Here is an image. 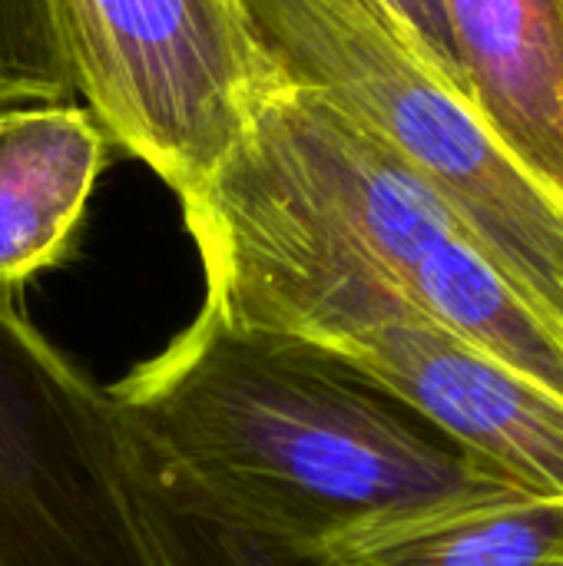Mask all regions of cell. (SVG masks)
Wrapping results in <instances>:
<instances>
[{"mask_svg":"<svg viewBox=\"0 0 563 566\" xmlns=\"http://www.w3.org/2000/svg\"><path fill=\"white\" fill-rule=\"evenodd\" d=\"M110 398L133 444L196 501L295 554L498 478L338 355L206 305Z\"/></svg>","mask_w":563,"mask_h":566,"instance_id":"cell-1","label":"cell"},{"mask_svg":"<svg viewBox=\"0 0 563 566\" xmlns=\"http://www.w3.org/2000/svg\"><path fill=\"white\" fill-rule=\"evenodd\" d=\"M202 305L305 338L418 411L484 471L563 494V401L425 312L256 139L179 199Z\"/></svg>","mask_w":563,"mask_h":566,"instance_id":"cell-2","label":"cell"},{"mask_svg":"<svg viewBox=\"0 0 563 566\" xmlns=\"http://www.w3.org/2000/svg\"><path fill=\"white\" fill-rule=\"evenodd\" d=\"M272 73L402 156L563 328V206L501 146L382 0H239Z\"/></svg>","mask_w":563,"mask_h":566,"instance_id":"cell-3","label":"cell"},{"mask_svg":"<svg viewBox=\"0 0 563 566\" xmlns=\"http://www.w3.org/2000/svg\"><path fill=\"white\" fill-rule=\"evenodd\" d=\"M438 322L563 401V328L458 212L322 93L272 76L242 126Z\"/></svg>","mask_w":563,"mask_h":566,"instance_id":"cell-4","label":"cell"},{"mask_svg":"<svg viewBox=\"0 0 563 566\" xmlns=\"http://www.w3.org/2000/svg\"><path fill=\"white\" fill-rule=\"evenodd\" d=\"M0 285V566H166L110 398Z\"/></svg>","mask_w":563,"mask_h":566,"instance_id":"cell-5","label":"cell"},{"mask_svg":"<svg viewBox=\"0 0 563 566\" xmlns=\"http://www.w3.org/2000/svg\"><path fill=\"white\" fill-rule=\"evenodd\" d=\"M76 96L179 199L232 149L275 76L239 0H50Z\"/></svg>","mask_w":563,"mask_h":566,"instance_id":"cell-6","label":"cell"},{"mask_svg":"<svg viewBox=\"0 0 563 566\" xmlns=\"http://www.w3.org/2000/svg\"><path fill=\"white\" fill-rule=\"evenodd\" d=\"M461 86L563 206V0H441Z\"/></svg>","mask_w":563,"mask_h":566,"instance_id":"cell-7","label":"cell"},{"mask_svg":"<svg viewBox=\"0 0 563 566\" xmlns=\"http://www.w3.org/2000/svg\"><path fill=\"white\" fill-rule=\"evenodd\" d=\"M302 557L309 566H563V494L491 478L372 514Z\"/></svg>","mask_w":563,"mask_h":566,"instance_id":"cell-8","label":"cell"},{"mask_svg":"<svg viewBox=\"0 0 563 566\" xmlns=\"http://www.w3.org/2000/svg\"><path fill=\"white\" fill-rule=\"evenodd\" d=\"M106 143L86 106L0 103V285L20 289L70 255Z\"/></svg>","mask_w":563,"mask_h":566,"instance_id":"cell-9","label":"cell"},{"mask_svg":"<svg viewBox=\"0 0 563 566\" xmlns=\"http://www.w3.org/2000/svg\"><path fill=\"white\" fill-rule=\"evenodd\" d=\"M133 451L139 504L166 566H309L302 554L226 524L136 444Z\"/></svg>","mask_w":563,"mask_h":566,"instance_id":"cell-10","label":"cell"},{"mask_svg":"<svg viewBox=\"0 0 563 566\" xmlns=\"http://www.w3.org/2000/svg\"><path fill=\"white\" fill-rule=\"evenodd\" d=\"M76 76L50 0H0V103H73Z\"/></svg>","mask_w":563,"mask_h":566,"instance_id":"cell-11","label":"cell"},{"mask_svg":"<svg viewBox=\"0 0 563 566\" xmlns=\"http://www.w3.org/2000/svg\"><path fill=\"white\" fill-rule=\"evenodd\" d=\"M382 3L408 30V36L428 53V60L461 86V70H458V56H455L441 0H382Z\"/></svg>","mask_w":563,"mask_h":566,"instance_id":"cell-12","label":"cell"}]
</instances>
